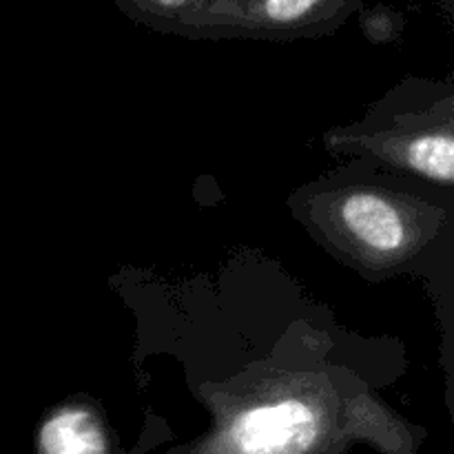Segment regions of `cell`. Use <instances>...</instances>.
Returning <instances> with one entry per match:
<instances>
[{
  "instance_id": "obj_1",
  "label": "cell",
  "mask_w": 454,
  "mask_h": 454,
  "mask_svg": "<svg viewBox=\"0 0 454 454\" xmlns=\"http://www.w3.org/2000/svg\"><path fill=\"white\" fill-rule=\"evenodd\" d=\"M368 442L381 454H417L403 426L348 417L319 397H270L247 403L191 446L168 454H344Z\"/></svg>"
},
{
  "instance_id": "obj_2",
  "label": "cell",
  "mask_w": 454,
  "mask_h": 454,
  "mask_svg": "<svg viewBox=\"0 0 454 454\" xmlns=\"http://www.w3.org/2000/svg\"><path fill=\"white\" fill-rule=\"evenodd\" d=\"M362 0H204L182 20V29L207 35L317 34L344 20Z\"/></svg>"
},
{
  "instance_id": "obj_3",
  "label": "cell",
  "mask_w": 454,
  "mask_h": 454,
  "mask_svg": "<svg viewBox=\"0 0 454 454\" xmlns=\"http://www.w3.org/2000/svg\"><path fill=\"white\" fill-rule=\"evenodd\" d=\"M331 208L337 238L368 262H402L419 238L415 211L386 191L350 189Z\"/></svg>"
},
{
  "instance_id": "obj_4",
  "label": "cell",
  "mask_w": 454,
  "mask_h": 454,
  "mask_svg": "<svg viewBox=\"0 0 454 454\" xmlns=\"http://www.w3.org/2000/svg\"><path fill=\"white\" fill-rule=\"evenodd\" d=\"M375 151L399 167L433 180L452 184V133L450 127H426L419 131H395L377 136Z\"/></svg>"
},
{
  "instance_id": "obj_5",
  "label": "cell",
  "mask_w": 454,
  "mask_h": 454,
  "mask_svg": "<svg viewBox=\"0 0 454 454\" xmlns=\"http://www.w3.org/2000/svg\"><path fill=\"white\" fill-rule=\"evenodd\" d=\"M38 454H114V439L93 408L60 406L44 417Z\"/></svg>"
},
{
  "instance_id": "obj_6",
  "label": "cell",
  "mask_w": 454,
  "mask_h": 454,
  "mask_svg": "<svg viewBox=\"0 0 454 454\" xmlns=\"http://www.w3.org/2000/svg\"><path fill=\"white\" fill-rule=\"evenodd\" d=\"M204 0H120L124 9L149 25L180 27L182 20Z\"/></svg>"
}]
</instances>
